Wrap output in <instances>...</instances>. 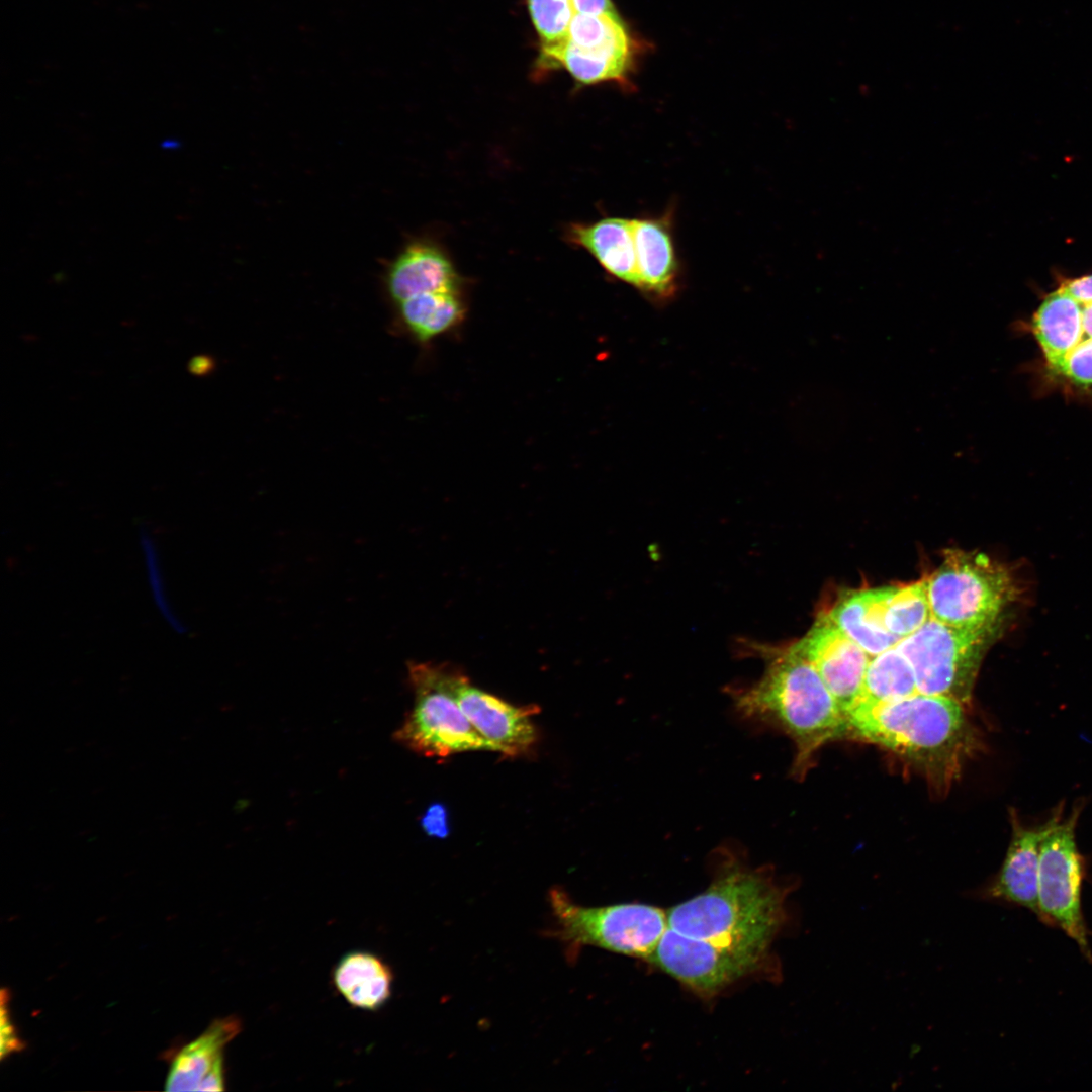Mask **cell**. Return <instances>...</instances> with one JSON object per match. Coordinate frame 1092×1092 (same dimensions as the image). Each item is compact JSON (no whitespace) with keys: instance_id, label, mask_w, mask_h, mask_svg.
<instances>
[{"instance_id":"23","label":"cell","mask_w":1092,"mask_h":1092,"mask_svg":"<svg viewBox=\"0 0 1092 1092\" xmlns=\"http://www.w3.org/2000/svg\"><path fill=\"white\" fill-rule=\"evenodd\" d=\"M568 39L581 49L620 57L636 58L641 49L618 14L575 13Z\"/></svg>"},{"instance_id":"24","label":"cell","mask_w":1092,"mask_h":1092,"mask_svg":"<svg viewBox=\"0 0 1092 1092\" xmlns=\"http://www.w3.org/2000/svg\"><path fill=\"white\" fill-rule=\"evenodd\" d=\"M931 619L925 578L891 586L885 604L884 624L900 641Z\"/></svg>"},{"instance_id":"25","label":"cell","mask_w":1092,"mask_h":1092,"mask_svg":"<svg viewBox=\"0 0 1092 1092\" xmlns=\"http://www.w3.org/2000/svg\"><path fill=\"white\" fill-rule=\"evenodd\" d=\"M527 7L540 39L543 59L559 50L569 36L575 11L571 0H527Z\"/></svg>"},{"instance_id":"1","label":"cell","mask_w":1092,"mask_h":1092,"mask_svg":"<svg viewBox=\"0 0 1092 1092\" xmlns=\"http://www.w3.org/2000/svg\"><path fill=\"white\" fill-rule=\"evenodd\" d=\"M965 708L953 699L922 693L856 704L847 714L848 737L890 751L944 792L980 747Z\"/></svg>"},{"instance_id":"7","label":"cell","mask_w":1092,"mask_h":1092,"mask_svg":"<svg viewBox=\"0 0 1092 1092\" xmlns=\"http://www.w3.org/2000/svg\"><path fill=\"white\" fill-rule=\"evenodd\" d=\"M1082 804H1075L1064 818L1063 803L1043 823L1038 867L1039 920L1062 930L1083 956L1092 961L1088 928L1082 910L1084 858L1078 850L1075 829Z\"/></svg>"},{"instance_id":"5","label":"cell","mask_w":1092,"mask_h":1092,"mask_svg":"<svg viewBox=\"0 0 1092 1092\" xmlns=\"http://www.w3.org/2000/svg\"><path fill=\"white\" fill-rule=\"evenodd\" d=\"M558 939L574 959L581 947L596 946L616 953L649 960L668 928L667 911L640 904L622 903L600 907L576 904L561 889L549 896Z\"/></svg>"},{"instance_id":"13","label":"cell","mask_w":1092,"mask_h":1092,"mask_svg":"<svg viewBox=\"0 0 1092 1092\" xmlns=\"http://www.w3.org/2000/svg\"><path fill=\"white\" fill-rule=\"evenodd\" d=\"M637 289L664 302L679 288L680 264L673 238V209L659 216L632 218Z\"/></svg>"},{"instance_id":"16","label":"cell","mask_w":1092,"mask_h":1092,"mask_svg":"<svg viewBox=\"0 0 1092 1092\" xmlns=\"http://www.w3.org/2000/svg\"><path fill=\"white\" fill-rule=\"evenodd\" d=\"M890 592L891 586L849 590L825 614L873 657L900 642L884 624L885 604Z\"/></svg>"},{"instance_id":"27","label":"cell","mask_w":1092,"mask_h":1092,"mask_svg":"<svg viewBox=\"0 0 1092 1092\" xmlns=\"http://www.w3.org/2000/svg\"><path fill=\"white\" fill-rule=\"evenodd\" d=\"M421 825L428 835L445 838L449 833L446 808L441 804L430 806L422 816Z\"/></svg>"},{"instance_id":"4","label":"cell","mask_w":1092,"mask_h":1092,"mask_svg":"<svg viewBox=\"0 0 1092 1092\" xmlns=\"http://www.w3.org/2000/svg\"><path fill=\"white\" fill-rule=\"evenodd\" d=\"M925 580L931 618L958 628L1001 632L1023 595L1009 567L979 551L947 549Z\"/></svg>"},{"instance_id":"2","label":"cell","mask_w":1092,"mask_h":1092,"mask_svg":"<svg viewBox=\"0 0 1092 1092\" xmlns=\"http://www.w3.org/2000/svg\"><path fill=\"white\" fill-rule=\"evenodd\" d=\"M765 659L761 677L735 689L731 697L745 718L783 731L795 744V778H803L817 751L836 739L848 737L842 712L812 663L794 643L786 647H756Z\"/></svg>"},{"instance_id":"9","label":"cell","mask_w":1092,"mask_h":1092,"mask_svg":"<svg viewBox=\"0 0 1092 1092\" xmlns=\"http://www.w3.org/2000/svg\"><path fill=\"white\" fill-rule=\"evenodd\" d=\"M648 961L705 995L720 991L761 963L760 959L730 951L670 928L664 932Z\"/></svg>"},{"instance_id":"28","label":"cell","mask_w":1092,"mask_h":1092,"mask_svg":"<svg viewBox=\"0 0 1092 1092\" xmlns=\"http://www.w3.org/2000/svg\"><path fill=\"white\" fill-rule=\"evenodd\" d=\"M1 1057L4 1058L6 1055L20 1050L22 1044L15 1034L8 1010L5 1009L6 1002L3 996H1Z\"/></svg>"},{"instance_id":"19","label":"cell","mask_w":1092,"mask_h":1092,"mask_svg":"<svg viewBox=\"0 0 1092 1092\" xmlns=\"http://www.w3.org/2000/svg\"><path fill=\"white\" fill-rule=\"evenodd\" d=\"M333 984L353 1007L376 1011L390 998L392 972L378 956L355 950L343 956L333 971Z\"/></svg>"},{"instance_id":"12","label":"cell","mask_w":1092,"mask_h":1092,"mask_svg":"<svg viewBox=\"0 0 1092 1092\" xmlns=\"http://www.w3.org/2000/svg\"><path fill=\"white\" fill-rule=\"evenodd\" d=\"M1011 839L1003 863L979 893L981 899L1001 902L1038 913V867L1043 824L1025 826L1010 810Z\"/></svg>"},{"instance_id":"10","label":"cell","mask_w":1092,"mask_h":1092,"mask_svg":"<svg viewBox=\"0 0 1092 1092\" xmlns=\"http://www.w3.org/2000/svg\"><path fill=\"white\" fill-rule=\"evenodd\" d=\"M794 645L812 663L847 716L859 699L872 656L838 629L825 613L818 616Z\"/></svg>"},{"instance_id":"6","label":"cell","mask_w":1092,"mask_h":1092,"mask_svg":"<svg viewBox=\"0 0 1092 1092\" xmlns=\"http://www.w3.org/2000/svg\"><path fill=\"white\" fill-rule=\"evenodd\" d=\"M461 671L445 664H408L414 704L396 730V741L427 757L486 750L491 744L474 728L460 709L454 687Z\"/></svg>"},{"instance_id":"8","label":"cell","mask_w":1092,"mask_h":1092,"mask_svg":"<svg viewBox=\"0 0 1092 1092\" xmlns=\"http://www.w3.org/2000/svg\"><path fill=\"white\" fill-rule=\"evenodd\" d=\"M999 633L958 628L931 618L896 647L912 666L918 693L950 698L967 707L982 659Z\"/></svg>"},{"instance_id":"32","label":"cell","mask_w":1092,"mask_h":1092,"mask_svg":"<svg viewBox=\"0 0 1092 1092\" xmlns=\"http://www.w3.org/2000/svg\"><path fill=\"white\" fill-rule=\"evenodd\" d=\"M1084 339L1092 338V302L1083 305Z\"/></svg>"},{"instance_id":"15","label":"cell","mask_w":1092,"mask_h":1092,"mask_svg":"<svg viewBox=\"0 0 1092 1092\" xmlns=\"http://www.w3.org/2000/svg\"><path fill=\"white\" fill-rule=\"evenodd\" d=\"M460 283L451 260L426 242L406 246L386 275L388 294L396 304L422 293L460 291Z\"/></svg>"},{"instance_id":"17","label":"cell","mask_w":1092,"mask_h":1092,"mask_svg":"<svg viewBox=\"0 0 1092 1092\" xmlns=\"http://www.w3.org/2000/svg\"><path fill=\"white\" fill-rule=\"evenodd\" d=\"M567 240L586 250L609 275L637 287L632 219L605 217L592 223H573L568 228Z\"/></svg>"},{"instance_id":"31","label":"cell","mask_w":1092,"mask_h":1092,"mask_svg":"<svg viewBox=\"0 0 1092 1092\" xmlns=\"http://www.w3.org/2000/svg\"><path fill=\"white\" fill-rule=\"evenodd\" d=\"M212 366L211 358L202 355L193 357L189 362L188 369L195 375H204L212 369Z\"/></svg>"},{"instance_id":"20","label":"cell","mask_w":1092,"mask_h":1092,"mask_svg":"<svg viewBox=\"0 0 1092 1092\" xmlns=\"http://www.w3.org/2000/svg\"><path fill=\"white\" fill-rule=\"evenodd\" d=\"M635 59L587 51L569 39L556 52L539 60L540 70L563 67L581 85L606 82L630 89Z\"/></svg>"},{"instance_id":"14","label":"cell","mask_w":1092,"mask_h":1092,"mask_svg":"<svg viewBox=\"0 0 1092 1092\" xmlns=\"http://www.w3.org/2000/svg\"><path fill=\"white\" fill-rule=\"evenodd\" d=\"M241 1030L236 1017L217 1019L185 1045L171 1064L167 1091H223V1051Z\"/></svg>"},{"instance_id":"3","label":"cell","mask_w":1092,"mask_h":1092,"mask_svg":"<svg viewBox=\"0 0 1092 1092\" xmlns=\"http://www.w3.org/2000/svg\"><path fill=\"white\" fill-rule=\"evenodd\" d=\"M786 895L768 871L728 863L705 891L667 911L668 928L762 960L785 922Z\"/></svg>"},{"instance_id":"18","label":"cell","mask_w":1092,"mask_h":1092,"mask_svg":"<svg viewBox=\"0 0 1092 1092\" xmlns=\"http://www.w3.org/2000/svg\"><path fill=\"white\" fill-rule=\"evenodd\" d=\"M1032 328L1050 367L1058 372L1084 339L1083 305L1060 287L1044 298L1033 316Z\"/></svg>"},{"instance_id":"21","label":"cell","mask_w":1092,"mask_h":1092,"mask_svg":"<svg viewBox=\"0 0 1092 1092\" xmlns=\"http://www.w3.org/2000/svg\"><path fill=\"white\" fill-rule=\"evenodd\" d=\"M397 305L405 327L422 343L451 330L465 313L460 291L422 293Z\"/></svg>"},{"instance_id":"29","label":"cell","mask_w":1092,"mask_h":1092,"mask_svg":"<svg viewBox=\"0 0 1092 1092\" xmlns=\"http://www.w3.org/2000/svg\"><path fill=\"white\" fill-rule=\"evenodd\" d=\"M1061 287L1082 305L1092 302V274L1068 280Z\"/></svg>"},{"instance_id":"26","label":"cell","mask_w":1092,"mask_h":1092,"mask_svg":"<svg viewBox=\"0 0 1092 1092\" xmlns=\"http://www.w3.org/2000/svg\"><path fill=\"white\" fill-rule=\"evenodd\" d=\"M1058 373L1066 376L1072 382L1083 385H1092V338H1086L1071 351L1061 365Z\"/></svg>"},{"instance_id":"11","label":"cell","mask_w":1092,"mask_h":1092,"mask_svg":"<svg viewBox=\"0 0 1092 1092\" xmlns=\"http://www.w3.org/2000/svg\"><path fill=\"white\" fill-rule=\"evenodd\" d=\"M455 699L474 728L494 752L513 757L529 752L537 742L532 716L536 705L515 706L470 685L462 673L454 687Z\"/></svg>"},{"instance_id":"30","label":"cell","mask_w":1092,"mask_h":1092,"mask_svg":"<svg viewBox=\"0 0 1092 1092\" xmlns=\"http://www.w3.org/2000/svg\"><path fill=\"white\" fill-rule=\"evenodd\" d=\"M576 14L611 15L618 14L611 0H571Z\"/></svg>"},{"instance_id":"22","label":"cell","mask_w":1092,"mask_h":1092,"mask_svg":"<svg viewBox=\"0 0 1092 1092\" xmlns=\"http://www.w3.org/2000/svg\"><path fill=\"white\" fill-rule=\"evenodd\" d=\"M916 693L912 666L895 646L871 657L856 704L887 703Z\"/></svg>"}]
</instances>
